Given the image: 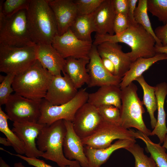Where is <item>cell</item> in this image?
<instances>
[{"instance_id": "2", "label": "cell", "mask_w": 167, "mask_h": 167, "mask_svg": "<svg viewBox=\"0 0 167 167\" xmlns=\"http://www.w3.org/2000/svg\"><path fill=\"white\" fill-rule=\"evenodd\" d=\"M26 15L32 41L36 44H51L58 34L55 18L48 0H31Z\"/></svg>"}, {"instance_id": "20", "label": "cell", "mask_w": 167, "mask_h": 167, "mask_svg": "<svg viewBox=\"0 0 167 167\" xmlns=\"http://www.w3.org/2000/svg\"><path fill=\"white\" fill-rule=\"evenodd\" d=\"M116 15L112 0H104L92 14L96 34L114 35L113 24Z\"/></svg>"}, {"instance_id": "10", "label": "cell", "mask_w": 167, "mask_h": 167, "mask_svg": "<svg viewBox=\"0 0 167 167\" xmlns=\"http://www.w3.org/2000/svg\"><path fill=\"white\" fill-rule=\"evenodd\" d=\"M134 132L133 130L124 128L120 125L103 121L95 132L82 140L84 146L94 148H103L110 146L115 139H135Z\"/></svg>"}, {"instance_id": "18", "label": "cell", "mask_w": 167, "mask_h": 167, "mask_svg": "<svg viewBox=\"0 0 167 167\" xmlns=\"http://www.w3.org/2000/svg\"><path fill=\"white\" fill-rule=\"evenodd\" d=\"M64 122L66 129L63 143L65 156L69 160L78 161L82 167H89L82 139L75 131L72 122L65 120Z\"/></svg>"}, {"instance_id": "7", "label": "cell", "mask_w": 167, "mask_h": 167, "mask_svg": "<svg viewBox=\"0 0 167 167\" xmlns=\"http://www.w3.org/2000/svg\"><path fill=\"white\" fill-rule=\"evenodd\" d=\"M36 44L23 47L0 44V71L6 74H20L37 61Z\"/></svg>"}, {"instance_id": "44", "label": "cell", "mask_w": 167, "mask_h": 167, "mask_svg": "<svg viewBox=\"0 0 167 167\" xmlns=\"http://www.w3.org/2000/svg\"><path fill=\"white\" fill-rule=\"evenodd\" d=\"M0 143L6 146H12L10 141L6 138L0 137Z\"/></svg>"}, {"instance_id": "8", "label": "cell", "mask_w": 167, "mask_h": 167, "mask_svg": "<svg viewBox=\"0 0 167 167\" xmlns=\"http://www.w3.org/2000/svg\"><path fill=\"white\" fill-rule=\"evenodd\" d=\"M88 94L86 89H80L71 100L59 105H52L44 99H42L41 114L37 122L49 125L62 119L72 122L77 110L87 102Z\"/></svg>"}, {"instance_id": "45", "label": "cell", "mask_w": 167, "mask_h": 167, "mask_svg": "<svg viewBox=\"0 0 167 167\" xmlns=\"http://www.w3.org/2000/svg\"><path fill=\"white\" fill-rule=\"evenodd\" d=\"M0 167H11L2 158H0Z\"/></svg>"}, {"instance_id": "43", "label": "cell", "mask_w": 167, "mask_h": 167, "mask_svg": "<svg viewBox=\"0 0 167 167\" xmlns=\"http://www.w3.org/2000/svg\"><path fill=\"white\" fill-rule=\"evenodd\" d=\"M155 50L156 54H167V46H159L156 45Z\"/></svg>"}, {"instance_id": "12", "label": "cell", "mask_w": 167, "mask_h": 167, "mask_svg": "<svg viewBox=\"0 0 167 167\" xmlns=\"http://www.w3.org/2000/svg\"><path fill=\"white\" fill-rule=\"evenodd\" d=\"M103 122L97 108L87 102L77 110L72 122L75 131L82 139L93 134Z\"/></svg>"}, {"instance_id": "23", "label": "cell", "mask_w": 167, "mask_h": 167, "mask_svg": "<svg viewBox=\"0 0 167 167\" xmlns=\"http://www.w3.org/2000/svg\"><path fill=\"white\" fill-rule=\"evenodd\" d=\"M166 59H167V54H156L150 58H137L132 62L129 70L122 78L119 85L120 88L121 89L127 86L156 62Z\"/></svg>"}, {"instance_id": "35", "label": "cell", "mask_w": 167, "mask_h": 167, "mask_svg": "<svg viewBox=\"0 0 167 167\" xmlns=\"http://www.w3.org/2000/svg\"><path fill=\"white\" fill-rule=\"evenodd\" d=\"M104 0H74L77 8L78 15H85L93 13Z\"/></svg>"}, {"instance_id": "27", "label": "cell", "mask_w": 167, "mask_h": 167, "mask_svg": "<svg viewBox=\"0 0 167 167\" xmlns=\"http://www.w3.org/2000/svg\"><path fill=\"white\" fill-rule=\"evenodd\" d=\"M137 81L142 88L143 91L142 101L149 113L151 127L154 129L155 127L157 119L154 116V112L157 109V101L155 93V87L149 85L145 80L143 75L137 78Z\"/></svg>"}, {"instance_id": "26", "label": "cell", "mask_w": 167, "mask_h": 167, "mask_svg": "<svg viewBox=\"0 0 167 167\" xmlns=\"http://www.w3.org/2000/svg\"><path fill=\"white\" fill-rule=\"evenodd\" d=\"M92 14L77 15L71 26L70 29L79 39L92 42L91 34L95 32Z\"/></svg>"}, {"instance_id": "32", "label": "cell", "mask_w": 167, "mask_h": 167, "mask_svg": "<svg viewBox=\"0 0 167 167\" xmlns=\"http://www.w3.org/2000/svg\"><path fill=\"white\" fill-rule=\"evenodd\" d=\"M31 0H6L0 2V11L6 17H10L19 11L27 10Z\"/></svg>"}, {"instance_id": "16", "label": "cell", "mask_w": 167, "mask_h": 167, "mask_svg": "<svg viewBox=\"0 0 167 167\" xmlns=\"http://www.w3.org/2000/svg\"><path fill=\"white\" fill-rule=\"evenodd\" d=\"M96 46L100 57L107 58L113 63L115 75L122 78L132 62L129 52H124L122 46L118 43L105 41Z\"/></svg>"}, {"instance_id": "21", "label": "cell", "mask_w": 167, "mask_h": 167, "mask_svg": "<svg viewBox=\"0 0 167 167\" xmlns=\"http://www.w3.org/2000/svg\"><path fill=\"white\" fill-rule=\"evenodd\" d=\"M136 142L135 139H120L105 148L97 149L86 146L85 152L89 167H101L114 152L121 148L125 149Z\"/></svg>"}, {"instance_id": "40", "label": "cell", "mask_w": 167, "mask_h": 167, "mask_svg": "<svg viewBox=\"0 0 167 167\" xmlns=\"http://www.w3.org/2000/svg\"><path fill=\"white\" fill-rule=\"evenodd\" d=\"M154 31L162 46H167V21L164 25L157 27Z\"/></svg>"}, {"instance_id": "31", "label": "cell", "mask_w": 167, "mask_h": 167, "mask_svg": "<svg viewBox=\"0 0 167 167\" xmlns=\"http://www.w3.org/2000/svg\"><path fill=\"white\" fill-rule=\"evenodd\" d=\"M125 149L133 156L135 160V167H157L152 157L145 155L143 148L138 144L135 143Z\"/></svg>"}, {"instance_id": "30", "label": "cell", "mask_w": 167, "mask_h": 167, "mask_svg": "<svg viewBox=\"0 0 167 167\" xmlns=\"http://www.w3.org/2000/svg\"><path fill=\"white\" fill-rule=\"evenodd\" d=\"M147 0H139L137 6L135 13L134 19L136 22L141 25L154 38L156 45L162 46V44L157 38L152 27L148 14Z\"/></svg>"}, {"instance_id": "38", "label": "cell", "mask_w": 167, "mask_h": 167, "mask_svg": "<svg viewBox=\"0 0 167 167\" xmlns=\"http://www.w3.org/2000/svg\"><path fill=\"white\" fill-rule=\"evenodd\" d=\"M11 155L16 156L25 161L29 165L35 167H53L47 164L44 161L41 160L37 158H29L19 154H13L10 153ZM63 167H74L71 166H66Z\"/></svg>"}, {"instance_id": "9", "label": "cell", "mask_w": 167, "mask_h": 167, "mask_svg": "<svg viewBox=\"0 0 167 167\" xmlns=\"http://www.w3.org/2000/svg\"><path fill=\"white\" fill-rule=\"evenodd\" d=\"M42 100L31 99L15 93L11 95L5 104V111L13 122H37L41 114Z\"/></svg>"}, {"instance_id": "36", "label": "cell", "mask_w": 167, "mask_h": 167, "mask_svg": "<svg viewBox=\"0 0 167 167\" xmlns=\"http://www.w3.org/2000/svg\"><path fill=\"white\" fill-rule=\"evenodd\" d=\"M15 75L9 74L5 76L3 80L0 84V105H5L7 102L11 93L14 92L12 87Z\"/></svg>"}, {"instance_id": "5", "label": "cell", "mask_w": 167, "mask_h": 167, "mask_svg": "<svg viewBox=\"0 0 167 167\" xmlns=\"http://www.w3.org/2000/svg\"><path fill=\"white\" fill-rule=\"evenodd\" d=\"M137 89L133 82L121 89L120 126L126 129L133 127L148 136H151L152 131L147 127L143 119L145 111L143 101L138 96Z\"/></svg>"}, {"instance_id": "39", "label": "cell", "mask_w": 167, "mask_h": 167, "mask_svg": "<svg viewBox=\"0 0 167 167\" xmlns=\"http://www.w3.org/2000/svg\"><path fill=\"white\" fill-rule=\"evenodd\" d=\"M112 2L116 14H122L128 16V0H112Z\"/></svg>"}, {"instance_id": "3", "label": "cell", "mask_w": 167, "mask_h": 167, "mask_svg": "<svg viewBox=\"0 0 167 167\" xmlns=\"http://www.w3.org/2000/svg\"><path fill=\"white\" fill-rule=\"evenodd\" d=\"M66 131L63 120L45 125L37 139V148L43 153L42 157L55 162L60 167H80L78 161L69 160L64 155L63 143Z\"/></svg>"}, {"instance_id": "41", "label": "cell", "mask_w": 167, "mask_h": 167, "mask_svg": "<svg viewBox=\"0 0 167 167\" xmlns=\"http://www.w3.org/2000/svg\"><path fill=\"white\" fill-rule=\"evenodd\" d=\"M138 2V0H128V17L129 22L132 24L137 23L134 19V13L136 8V4Z\"/></svg>"}, {"instance_id": "33", "label": "cell", "mask_w": 167, "mask_h": 167, "mask_svg": "<svg viewBox=\"0 0 167 167\" xmlns=\"http://www.w3.org/2000/svg\"><path fill=\"white\" fill-rule=\"evenodd\" d=\"M148 11L165 24L167 21V0H147Z\"/></svg>"}, {"instance_id": "46", "label": "cell", "mask_w": 167, "mask_h": 167, "mask_svg": "<svg viewBox=\"0 0 167 167\" xmlns=\"http://www.w3.org/2000/svg\"><path fill=\"white\" fill-rule=\"evenodd\" d=\"M163 143V144L162 146L167 150V135H166L165 137Z\"/></svg>"}, {"instance_id": "14", "label": "cell", "mask_w": 167, "mask_h": 167, "mask_svg": "<svg viewBox=\"0 0 167 167\" xmlns=\"http://www.w3.org/2000/svg\"><path fill=\"white\" fill-rule=\"evenodd\" d=\"M53 76L44 99L53 105L66 103L73 99L78 91L65 73Z\"/></svg>"}, {"instance_id": "19", "label": "cell", "mask_w": 167, "mask_h": 167, "mask_svg": "<svg viewBox=\"0 0 167 167\" xmlns=\"http://www.w3.org/2000/svg\"><path fill=\"white\" fill-rule=\"evenodd\" d=\"M37 45V59L53 76L63 73L66 59L63 58L51 44Z\"/></svg>"}, {"instance_id": "25", "label": "cell", "mask_w": 167, "mask_h": 167, "mask_svg": "<svg viewBox=\"0 0 167 167\" xmlns=\"http://www.w3.org/2000/svg\"><path fill=\"white\" fill-rule=\"evenodd\" d=\"M155 87V93L157 101V118L156 126L151 132V136L156 135L160 143H163L167 135L166 124V114L164 109V103L167 95V83H161Z\"/></svg>"}, {"instance_id": "15", "label": "cell", "mask_w": 167, "mask_h": 167, "mask_svg": "<svg viewBox=\"0 0 167 167\" xmlns=\"http://www.w3.org/2000/svg\"><path fill=\"white\" fill-rule=\"evenodd\" d=\"M45 125L37 122L13 123L12 130L23 143L26 156L29 158L41 157L43 153L36 147V140Z\"/></svg>"}, {"instance_id": "4", "label": "cell", "mask_w": 167, "mask_h": 167, "mask_svg": "<svg viewBox=\"0 0 167 167\" xmlns=\"http://www.w3.org/2000/svg\"><path fill=\"white\" fill-rule=\"evenodd\" d=\"M53 76L37 60L24 72L15 76L12 84L15 93L25 98L45 97Z\"/></svg>"}, {"instance_id": "11", "label": "cell", "mask_w": 167, "mask_h": 167, "mask_svg": "<svg viewBox=\"0 0 167 167\" xmlns=\"http://www.w3.org/2000/svg\"><path fill=\"white\" fill-rule=\"evenodd\" d=\"M51 45L65 59L73 57L88 59L93 45L92 42L79 39L70 29L63 34L56 36Z\"/></svg>"}, {"instance_id": "24", "label": "cell", "mask_w": 167, "mask_h": 167, "mask_svg": "<svg viewBox=\"0 0 167 167\" xmlns=\"http://www.w3.org/2000/svg\"><path fill=\"white\" fill-rule=\"evenodd\" d=\"M66 60L63 73L67 75L75 88L78 89L85 84H88L89 77L87 66L89 62V59L68 57Z\"/></svg>"}, {"instance_id": "28", "label": "cell", "mask_w": 167, "mask_h": 167, "mask_svg": "<svg viewBox=\"0 0 167 167\" xmlns=\"http://www.w3.org/2000/svg\"><path fill=\"white\" fill-rule=\"evenodd\" d=\"M135 139L142 140L146 144V149L154 160L157 167H167V153L165 148L160 143H155L148 136L137 131L134 132Z\"/></svg>"}, {"instance_id": "17", "label": "cell", "mask_w": 167, "mask_h": 167, "mask_svg": "<svg viewBox=\"0 0 167 167\" xmlns=\"http://www.w3.org/2000/svg\"><path fill=\"white\" fill-rule=\"evenodd\" d=\"M56 20L58 35L66 32L78 15L76 5L72 0H48Z\"/></svg>"}, {"instance_id": "34", "label": "cell", "mask_w": 167, "mask_h": 167, "mask_svg": "<svg viewBox=\"0 0 167 167\" xmlns=\"http://www.w3.org/2000/svg\"><path fill=\"white\" fill-rule=\"evenodd\" d=\"M97 108L104 121L120 126V112L119 109L112 105L101 106Z\"/></svg>"}, {"instance_id": "29", "label": "cell", "mask_w": 167, "mask_h": 167, "mask_svg": "<svg viewBox=\"0 0 167 167\" xmlns=\"http://www.w3.org/2000/svg\"><path fill=\"white\" fill-rule=\"evenodd\" d=\"M9 119L7 114L0 107V131L4 134L11 143L12 147L17 153L22 155L25 154L24 145L16 135L9 128L7 122Z\"/></svg>"}, {"instance_id": "6", "label": "cell", "mask_w": 167, "mask_h": 167, "mask_svg": "<svg viewBox=\"0 0 167 167\" xmlns=\"http://www.w3.org/2000/svg\"><path fill=\"white\" fill-rule=\"evenodd\" d=\"M0 44L16 47L36 44L29 35L26 10L8 17L0 11Z\"/></svg>"}, {"instance_id": "22", "label": "cell", "mask_w": 167, "mask_h": 167, "mask_svg": "<svg viewBox=\"0 0 167 167\" xmlns=\"http://www.w3.org/2000/svg\"><path fill=\"white\" fill-rule=\"evenodd\" d=\"M122 90L119 86L110 85L100 87L95 92L89 93L87 102L98 108L112 105L120 109L121 106Z\"/></svg>"}, {"instance_id": "13", "label": "cell", "mask_w": 167, "mask_h": 167, "mask_svg": "<svg viewBox=\"0 0 167 167\" xmlns=\"http://www.w3.org/2000/svg\"><path fill=\"white\" fill-rule=\"evenodd\" d=\"M89 58V62L87 66L89 77L88 87H100L110 85L119 86L122 78L111 74L105 69L96 46L93 45Z\"/></svg>"}, {"instance_id": "42", "label": "cell", "mask_w": 167, "mask_h": 167, "mask_svg": "<svg viewBox=\"0 0 167 167\" xmlns=\"http://www.w3.org/2000/svg\"><path fill=\"white\" fill-rule=\"evenodd\" d=\"M103 64L105 69L111 74L115 75V68L112 62L106 58H101Z\"/></svg>"}, {"instance_id": "37", "label": "cell", "mask_w": 167, "mask_h": 167, "mask_svg": "<svg viewBox=\"0 0 167 167\" xmlns=\"http://www.w3.org/2000/svg\"><path fill=\"white\" fill-rule=\"evenodd\" d=\"M129 22L127 15L120 14H116L113 24L115 34H119L125 31L128 27Z\"/></svg>"}, {"instance_id": "1", "label": "cell", "mask_w": 167, "mask_h": 167, "mask_svg": "<svg viewBox=\"0 0 167 167\" xmlns=\"http://www.w3.org/2000/svg\"><path fill=\"white\" fill-rule=\"evenodd\" d=\"M105 41L123 43L129 46L131 51L129 53L132 62L139 58H150L156 54L154 38L141 25L137 23L132 24L129 22L127 29L119 34L110 35L96 34L93 44L97 46Z\"/></svg>"}, {"instance_id": "48", "label": "cell", "mask_w": 167, "mask_h": 167, "mask_svg": "<svg viewBox=\"0 0 167 167\" xmlns=\"http://www.w3.org/2000/svg\"><path fill=\"white\" fill-rule=\"evenodd\" d=\"M5 77V76L3 75H0V82L1 83L2 82L4 79Z\"/></svg>"}, {"instance_id": "47", "label": "cell", "mask_w": 167, "mask_h": 167, "mask_svg": "<svg viewBox=\"0 0 167 167\" xmlns=\"http://www.w3.org/2000/svg\"><path fill=\"white\" fill-rule=\"evenodd\" d=\"M14 167H26L21 162L16 163L14 164Z\"/></svg>"}]
</instances>
